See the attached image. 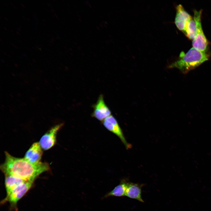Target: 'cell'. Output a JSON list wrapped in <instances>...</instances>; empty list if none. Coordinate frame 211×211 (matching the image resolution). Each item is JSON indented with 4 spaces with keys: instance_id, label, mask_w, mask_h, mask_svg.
Wrapping results in <instances>:
<instances>
[{
    "instance_id": "1",
    "label": "cell",
    "mask_w": 211,
    "mask_h": 211,
    "mask_svg": "<svg viewBox=\"0 0 211 211\" xmlns=\"http://www.w3.org/2000/svg\"><path fill=\"white\" fill-rule=\"evenodd\" d=\"M5 161L0 166L5 175H11L26 181L34 182L39 175L50 169L47 163L41 162L33 164L24 158L14 157L7 152H5Z\"/></svg>"
},
{
    "instance_id": "2",
    "label": "cell",
    "mask_w": 211,
    "mask_h": 211,
    "mask_svg": "<svg viewBox=\"0 0 211 211\" xmlns=\"http://www.w3.org/2000/svg\"><path fill=\"white\" fill-rule=\"evenodd\" d=\"M208 59L209 56L205 52L199 51L193 47L186 53L181 52L178 59L171 63L169 67L177 68L186 74Z\"/></svg>"
},
{
    "instance_id": "3",
    "label": "cell",
    "mask_w": 211,
    "mask_h": 211,
    "mask_svg": "<svg viewBox=\"0 0 211 211\" xmlns=\"http://www.w3.org/2000/svg\"><path fill=\"white\" fill-rule=\"evenodd\" d=\"M202 10L194 11L193 18L196 23L197 27V33L195 38L193 40V47L196 50L203 52H205L207 45L208 42L205 36L201 22Z\"/></svg>"
},
{
    "instance_id": "4",
    "label": "cell",
    "mask_w": 211,
    "mask_h": 211,
    "mask_svg": "<svg viewBox=\"0 0 211 211\" xmlns=\"http://www.w3.org/2000/svg\"><path fill=\"white\" fill-rule=\"evenodd\" d=\"M34 182L26 181L14 188L3 202H8L11 205H16L18 202L26 193L31 187Z\"/></svg>"
},
{
    "instance_id": "5",
    "label": "cell",
    "mask_w": 211,
    "mask_h": 211,
    "mask_svg": "<svg viewBox=\"0 0 211 211\" xmlns=\"http://www.w3.org/2000/svg\"><path fill=\"white\" fill-rule=\"evenodd\" d=\"M63 124L62 123L55 125L42 136L39 142L42 149L48 150L55 145L57 132Z\"/></svg>"
},
{
    "instance_id": "6",
    "label": "cell",
    "mask_w": 211,
    "mask_h": 211,
    "mask_svg": "<svg viewBox=\"0 0 211 211\" xmlns=\"http://www.w3.org/2000/svg\"><path fill=\"white\" fill-rule=\"evenodd\" d=\"M93 108L92 116L99 121H103L111 115V111L106 104L102 94L99 96L97 101L93 106Z\"/></svg>"
},
{
    "instance_id": "7",
    "label": "cell",
    "mask_w": 211,
    "mask_h": 211,
    "mask_svg": "<svg viewBox=\"0 0 211 211\" xmlns=\"http://www.w3.org/2000/svg\"><path fill=\"white\" fill-rule=\"evenodd\" d=\"M103 124L105 127L110 131L117 135L121 140L127 148L130 147L126 141L122 130L115 118L110 115L103 121Z\"/></svg>"
},
{
    "instance_id": "8",
    "label": "cell",
    "mask_w": 211,
    "mask_h": 211,
    "mask_svg": "<svg viewBox=\"0 0 211 211\" xmlns=\"http://www.w3.org/2000/svg\"><path fill=\"white\" fill-rule=\"evenodd\" d=\"M176 12L175 23L177 28L184 33L187 23L192 17L181 4L176 6Z\"/></svg>"
},
{
    "instance_id": "9",
    "label": "cell",
    "mask_w": 211,
    "mask_h": 211,
    "mask_svg": "<svg viewBox=\"0 0 211 211\" xmlns=\"http://www.w3.org/2000/svg\"><path fill=\"white\" fill-rule=\"evenodd\" d=\"M42 149L39 142H35L26 152L24 158L32 164H38L41 162L42 154Z\"/></svg>"
},
{
    "instance_id": "10",
    "label": "cell",
    "mask_w": 211,
    "mask_h": 211,
    "mask_svg": "<svg viewBox=\"0 0 211 211\" xmlns=\"http://www.w3.org/2000/svg\"><path fill=\"white\" fill-rule=\"evenodd\" d=\"M5 175V186L6 192V198L8 196L14 188L26 181L11 175Z\"/></svg>"
},
{
    "instance_id": "11",
    "label": "cell",
    "mask_w": 211,
    "mask_h": 211,
    "mask_svg": "<svg viewBox=\"0 0 211 211\" xmlns=\"http://www.w3.org/2000/svg\"><path fill=\"white\" fill-rule=\"evenodd\" d=\"M142 186L138 184L128 183L125 196L130 198L144 202L142 195Z\"/></svg>"
},
{
    "instance_id": "12",
    "label": "cell",
    "mask_w": 211,
    "mask_h": 211,
    "mask_svg": "<svg viewBox=\"0 0 211 211\" xmlns=\"http://www.w3.org/2000/svg\"><path fill=\"white\" fill-rule=\"evenodd\" d=\"M128 182L122 180L120 183L115 187L112 190L107 193L104 197L110 196L121 197L125 196V193Z\"/></svg>"
},
{
    "instance_id": "13",
    "label": "cell",
    "mask_w": 211,
    "mask_h": 211,
    "mask_svg": "<svg viewBox=\"0 0 211 211\" xmlns=\"http://www.w3.org/2000/svg\"><path fill=\"white\" fill-rule=\"evenodd\" d=\"M197 27L195 21L192 18L187 23L184 33L190 40H193L195 38Z\"/></svg>"
}]
</instances>
